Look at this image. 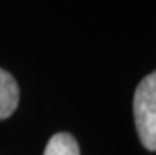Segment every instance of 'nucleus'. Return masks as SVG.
Wrapping results in <instances>:
<instances>
[{
    "label": "nucleus",
    "mask_w": 156,
    "mask_h": 155,
    "mask_svg": "<svg viewBox=\"0 0 156 155\" xmlns=\"http://www.w3.org/2000/svg\"><path fill=\"white\" fill-rule=\"evenodd\" d=\"M134 120L139 139L147 150H156V73H150L134 94Z\"/></svg>",
    "instance_id": "1"
},
{
    "label": "nucleus",
    "mask_w": 156,
    "mask_h": 155,
    "mask_svg": "<svg viewBox=\"0 0 156 155\" xmlns=\"http://www.w3.org/2000/svg\"><path fill=\"white\" fill-rule=\"evenodd\" d=\"M19 103V86L6 70L0 68V120L8 119Z\"/></svg>",
    "instance_id": "2"
},
{
    "label": "nucleus",
    "mask_w": 156,
    "mask_h": 155,
    "mask_svg": "<svg viewBox=\"0 0 156 155\" xmlns=\"http://www.w3.org/2000/svg\"><path fill=\"white\" fill-rule=\"evenodd\" d=\"M43 155H80V150L73 135L57 133L48 141Z\"/></svg>",
    "instance_id": "3"
}]
</instances>
